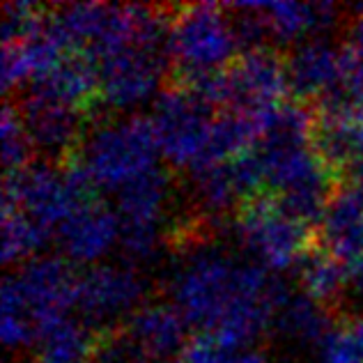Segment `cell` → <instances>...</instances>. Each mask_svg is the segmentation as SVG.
Here are the masks:
<instances>
[{"label":"cell","instance_id":"obj_10","mask_svg":"<svg viewBox=\"0 0 363 363\" xmlns=\"http://www.w3.org/2000/svg\"><path fill=\"white\" fill-rule=\"evenodd\" d=\"M359 67L345 44H333L327 37L297 44L285 58L288 88L306 106L313 101L320 106L324 101L345 97Z\"/></svg>","mask_w":363,"mask_h":363},{"label":"cell","instance_id":"obj_7","mask_svg":"<svg viewBox=\"0 0 363 363\" xmlns=\"http://www.w3.org/2000/svg\"><path fill=\"white\" fill-rule=\"evenodd\" d=\"M235 235L267 272H285L315 248L313 225L294 216L274 194L246 200L235 214Z\"/></svg>","mask_w":363,"mask_h":363},{"label":"cell","instance_id":"obj_4","mask_svg":"<svg viewBox=\"0 0 363 363\" xmlns=\"http://www.w3.org/2000/svg\"><path fill=\"white\" fill-rule=\"evenodd\" d=\"M242 49L228 5H182L173 16L166 53L173 81L191 83L230 67Z\"/></svg>","mask_w":363,"mask_h":363},{"label":"cell","instance_id":"obj_6","mask_svg":"<svg viewBox=\"0 0 363 363\" xmlns=\"http://www.w3.org/2000/svg\"><path fill=\"white\" fill-rule=\"evenodd\" d=\"M92 194L90 179L74 159L69 164L37 161L18 173L5 175L3 205L16 207L53 235L83 203L92 200Z\"/></svg>","mask_w":363,"mask_h":363},{"label":"cell","instance_id":"obj_2","mask_svg":"<svg viewBox=\"0 0 363 363\" xmlns=\"http://www.w3.org/2000/svg\"><path fill=\"white\" fill-rule=\"evenodd\" d=\"M76 281L65 257L37 255L18 264L3 283V342L9 350L33 347L49 324L67 318Z\"/></svg>","mask_w":363,"mask_h":363},{"label":"cell","instance_id":"obj_3","mask_svg":"<svg viewBox=\"0 0 363 363\" xmlns=\"http://www.w3.org/2000/svg\"><path fill=\"white\" fill-rule=\"evenodd\" d=\"M159 155L152 120L133 113L90 124L74 161L94 191L118 196L131 182L157 170Z\"/></svg>","mask_w":363,"mask_h":363},{"label":"cell","instance_id":"obj_25","mask_svg":"<svg viewBox=\"0 0 363 363\" xmlns=\"http://www.w3.org/2000/svg\"><path fill=\"white\" fill-rule=\"evenodd\" d=\"M94 363H157L150 359L122 329L97 333Z\"/></svg>","mask_w":363,"mask_h":363},{"label":"cell","instance_id":"obj_9","mask_svg":"<svg viewBox=\"0 0 363 363\" xmlns=\"http://www.w3.org/2000/svg\"><path fill=\"white\" fill-rule=\"evenodd\" d=\"M147 285L131 264H94L76 281L74 306L94 333L122 329L145 301Z\"/></svg>","mask_w":363,"mask_h":363},{"label":"cell","instance_id":"obj_1","mask_svg":"<svg viewBox=\"0 0 363 363\" xmlns=\"http://www.w3.org/2000/svg\"><path fill=\"white\" fill-rule=\"evenodd\" d=\"M168 276L170 303L189 327L230 350H248L272 327L288 288L260 264L235 257L218 235L175 248Z\"/></svg>","mask_w":363,"mask_h":363},{"label":"cell","instance_id":"obj_27","mask_svg":"<svg viewBox=\"0 0 363 363\" xmlns=\"http://www.w3.org/2000/svg\"><path fill=\"white\" fill-rule=\"evenodd\" d=\"M345 272L350 276V281L354 283L357 288H363V240L357 246L354 255H352L350 260L345 262Z\"/></svg>","mask_w":363,"mask_h":363},{"label":"cell","instance_id":"obj_14","mask_svg":"<svg viewBox=\"0 0 363 363\" xmlns=\"http://www.w3.org/2000/svg\"><path fill=\"white\" fill-rule=\"evenodd\" d=\"M186 320L170 301H147L124 322L122 331L150 359L164 363L173 357L179 359L186 350Z\"/></svg>","mask_w":363,"mask_h":363},{"label":"cell","instance_id":"obj_8","mask_svg":"<svg viewBox=\"0 0 363 363\" xmlns=\"http://www.w3.org/2000/svg\"><path fill=\"white\" fill-rule=\"evenodd\" d=\"M150 120L161 157L170 166L191 173L203 164L214 118L212 106H207L194 90L170 81L155 99Z\"/></svg>","mask_w":363,"mask_h":363},{"label":"cell","instance_id":"obj_13","mask_svg":"<svg viewBox=\"0 0 363 363\" xmlns=\"http://www.w3.org/2000/svg\"><path fill=\"white\" fill-rule=\"evenodd\" d=\"M58 244L67 262L92 264L120 244V218L104 203H83L58 228Z\"/></svg>","mask_w":363,"mask_h":363},{"label":"cell","instance_id":"obj_11","mask_svg":"<svg viewBox=\"0 0 363 363\" xmlns=\"http://www.w3.org/2000/svg\"><path fill=\"white\" fill-rule=\"evenodd\" d=\"M166 51L129 46L97 65V101L113 113H127L150 101L166 81ZM161 94V92H159Z\"/></svg>","mask_w":363,"mask_h":363},{"label":"cell","instance_id":"obj_16","mask_svg":"<svg viewBox=\"0 0 363 363\" xmlns=\"http://www.w3.org/2000/svg\"><path fill=\"white\" fill-rule=\"evenodd\" d=\"M97 67L81 53H67L51 72L26 85V92L88 111L97 101Z\"/></svg>","mask_w":363,"mask_h":363},{"label":"cell","instance_id":"obj_20","mask_svg":"<svg viewBox=\"0 0 363 363\" xmlns=\"http://www.w3.org/2000/svg\"><path fill=\"white\" fill-rule=\"evenodd\" d=\"M97 333L88 324L60 318L49 324L37 340L40 363H85L94 357Z\"/></svg>","mask_w":363,"mask_h":363},{"label":"cell","instance_id":"obj_24","mask_svg":"<svg viewBox=\"0 0 363 363\" xmlns=\"http://www.w3.org/2000/svg\"><path fill=\"white\" fill-rule=\"evenodd\" d=\"M177 363H269L257 350H230L209 336H200L189 342Z\"/></svg>","mask_w":363,"mask_h":363},{"label":"cell","instance_id":"obj_19","mask_svg":"<svg viewBox=\"0 0 363 363\" xmlns=\"http://www.w3.org/2000/svg\"><path fill=\"white\" fill-rule=\"evenodd\" d=\"M299 288L306 297L327 306L331 311H338L342 301V292L350 283V276L336 257L324 246H315L297 267Z\"/></svg>","mask_w":363,"mask_h":363},{"label":"cell","instance_id":"obj_15","mask_svg":"<svg viewBox=\"0 0 363 363\" xmlns=\"http://www.w3.org/2000/svg\"><path fill=\"white\" fill-rule=\"evenodd\" d=\"M260 14L272 42H306L324 35L338 23H345L340 7L331 3H297V0H276V3H253Z\"/></svg>","mask_w":363,"mask_h":363},{"label":"cell","instance_id":"obj_18","mask_svg":"<svg viewBox=\"0 0 363 363\" xmlns=\"http://www.w3.org/2000/svg\"><path fill=\"white\" fill-rule=\"evenodd\" d=\"M324 248L345 267L363 240V194L354 186H340L333 194L320 223Z\"/></svg>","mask_w":363,"mask_h":363},{"label":"cell","instance_id":"obj_5","mask_svg":"<svg viewBox=\"0 0 363 363\" xmlns=\"http://www.w3.org/2000/svg\"><path fill=\"white\" fill-rule=\"evenodd\" d=\"M182 85L194 90L207 106L260 120L281 108L290 90L285 60L272 46L246 51L223 72Z\"/></svg>","mask_w":363,"mask_h":363},{"label":"cell","instance_id":"obj_23","mask_svg":"<svg viewBox=\"0 0 363 363\" xmlns=\"http://www.w3.org/2000/svg\"><path fill=\"white\" fill-rule=\"evenodd\" d=\"M49 9L35 3H7L3 5V42L23 44L40 35L46 26Z\"/></svg>","mask_w":363,"mask_h":363},{"label":"cell","instance_id":"obj_12","mask_svg":"<svg viewBox=\"0 0 363 363\" xmlns=\"http://www.w3.org/2000/svg\"><path fill=\"white\" fill-rule=\"evenodd\" d=\"M14 106L33 150L40 152L42 161L69 164L88 133V111L33 92H23Z\"/></svg>","mask_w":363,"mask_h":363},{"label":"cell","instance_id":"obj_17","mask_svg":"<svg viewBox=\"0 0 363 363\" xmlns=\"http://www.w3.org/2000/svg\"><path fill=\"white\" fill-rule=\"evenodd\" d=\"M276 333L297 347H322L336 331V311L306 297L303 292L288 294L274 315Z\"/></svg>","mask_w":363,"mask_h":363},{"label":"cell","instance_id":"obj_26","mask_svg":"<svg viewBox=\"0 0 363 363\" xmlns=\"http://www.w3.org/2000/svg\"><path fill=\"white\" fill-rule=\"evenodd\" d=\"M345 49L363 65V3L352 7V16L345 18Z\"/></svg>","mask_w":363,"mask_h":363},{"label":"cell","instance_id":"obj_21","mask_svg":"<svg viewBox=\"0 0 363 363\" xmlns=\"http://www.w3.org/2000/svg\"><path fill=\"white\" fill-rule=\"evenodd\" d=\"M51 233L30 221L12 205H3V262L23 264L40 255L49 244Z\"/></svg>","mask_w":363,"mask_h":363},{"label":"cell","instance_id":"obj_22","mask_svg":"<svg viewBox=\"0 0 363 363\" xmlns=\"http://www.w3.org/2000/svg\"><path fill=\"white\" fill-rule=\"evenodd\" d=\"M0 133H3V164L7 175L18 173L26 166H30L33 145L23 129V122L18 118V111L12 101L3 106V120H0Z\"/></svg>","mask_w":363,"mask_h":363}]
</instances>
